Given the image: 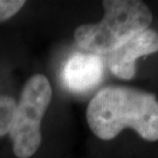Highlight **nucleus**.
<instances>
[{
  "instance_id": "f257e3e1",
  "label": "nucleus",
  "mask_w": 158,
  "mask_h": 158,
  "mask_svg": "<svg viewBox=\"0 0 158 158\" xmlns=\"http://www.w3.org/2000/svg\"><path fill=\"white\" fill-rule=\"evenodd\" d=\"M87 121L97 138L109 141L132 129L149 142L158 141V99L130 86H107L90 101Z\"/></svg>"
},
{
  "instance_id": "f03ea898",
  "label": "nucleus",
  "mask_w": 158,
  "mask_h": 158,
  "mask_svg": "<svg viewBox=\"0 0 158 158\" xmlns=\"http://www.w3.org/2000/svg\"><path fill=\"white\" fill-rule=\"evenodd\" d=\"M103 19L78 27L73 36L81 48L91 53H110L152 23V12L140 0H105Z\"/></svg>"
},
{
  "instance_id": "7ed1b4c3",
  "label": "nucleus",
  "mask_w": 158,
  "mask_h": 158,
  "mask_svg": "<svg viewBox=\"0 0 158 158\" xmlns=\"http://www.w3.org/2000/svg\"><path fill=\"white\" fill-rule=\"evenodd\" d=\"M52 89L44 75H35L27 81L9 130L15 156L29 158L37 152L42 141L41 122L50 101Z\"/></svg>"
},
{
  "instance_id": "20e7f679",
  "label": "nucleus",
  "mask_w": 158,
  "mask_h": 158,
  "mask_svg": "<svg viewBox=\"0 0 158 158\" xmlns=\"http://www.w3.org/2000/svg\"><path fill=\"white\" fill-rule=\"evenodd\" d=\"M158 52V32L148 28L110 52L109 69L120 79L130 80L136 74V61Z\"/></svg>"
},
{
  "instance_id": "39448f33",
  "label": "nucleus",
  "mask_w": 158,
  "mask_h": 158,
  "mask_svg": "<svg viewBox=\"0 0 158 158\" xmlns=\"http://www.w3.org/2000/svg\"><path fill=\"white\" fill-rule=\"evenodd\" d=\"M103 73V62L98 55L77 52L63 66L62 81L70 92L86 93L101 82Z\"/></svg>"
},
{
  "instance_id": "423d86ee",
  "label": "nucleus",
  "mask_w": 158,
  "mask_h": 158,
  "mask_svg": "<svg viewBox=\"0 0 158 158\" xmlns=\"http://www.w3.org/2000/svg\"><path fill=\"white\" fill-rule=\"evenodd\" d=\"M15 109V101L11 97L0 96V137L10 130Z\"/></svg>"
},
{
  "instance_id": "0eeeda50",
  "label": "nucleus",
  "mask_w": 158,
  "mask_h": 158,
  "mask_svg": "<svg viewBox=\"0 0 158 158\" xmlns=\"http://www.w3.org/2000/svg\"><path fill=\"white\" fill-rule=\"evenodd\" d=\"M25 1L23 0H0V22L10 19L21 9Z\"/></svg>"
}]
</instances>
